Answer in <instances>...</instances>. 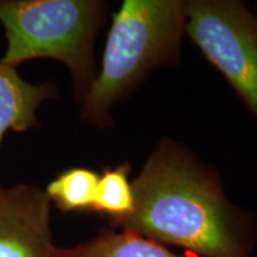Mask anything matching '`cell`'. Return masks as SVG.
<instances>
[{
	"label": "cell",
	"instance_id": "ba28073f",
	"mask_svg": "<svg viewBox=\"0 0 257 257\" xmlns=\"http://www.w3.org/2000/svg\"><path fill=\"white\" fill-rule=\"evenodd\" d=\"M128 175V163L107 167L99 175L92 212L107 217L111 227L115 226L133 211L134 192Z\"/></svg>",
	"mask_w": 257,
	"mask_h": 257
},
{
	"label": "cell",
	"instance_id": "3957f363",
	"mask_svg": "<svg viewBox=\"0 0 257 257\" xmlns=\"http://www.w3.org/2000/svg\"><path fill=\"white\" fill-rule=\"evenodd\" d=\"M108 5L98 0H0L8 46L0 62L17 68L35 59L66 64L81 104L96 78L94 41Z\"/></svg>",
	"mask_w": 257,
	"mask_h": 257
},
{
	"label": "cell",
	"instance_id": "9c48e42d",
	"mask_svg": "<svg viewBox=\"0 0 257 257\" xmlns=\"http://www.w3.org/2000/svg\"><path fill=\"white\" fill-rule=\"evenodd\" d=\"M141 257H198L193 253H185V255H179V253L173 252L172 250L167 248L163 244H160L155 240H148L144 245L143 251Z\"/></svg>",
	"mask_w": 257,
	"mask_h": 257
},
{
	"label": "cell",
	"instance_id": "5b68a950",
	"mask_svg": "<svg viewBox=\"0 0 257 257\" xmlns=\"http://www.w3.org/2000/svg\"><path fill=\"white\" fill-rule=\"evenodd\" d=\"M51 202L43 188L17 184L0 192V257H55Z\"/></svg>",
	"mask_w": 257,
	"mask_h": 257
},
{
	"label": "cell",
	"instance_id": "8992f818",
	"mask_svg": "<svg viewBox=\"0 0 257 257\" xmlns=\"http://www.w3.org/2000/svg\"><path fill=\"white\" fill-rule=\"evenodd\" d=\"M55 94L53 82L30 83L17 68L0 62V144L8 131L24 133L38 126V108Z\"/></svg>",
	"mask_w": 257,
	"mask_h": 257
},
{
	"label": "cell",
	"instance_id": "52a82bcc",
	"mask_svg": "<svg viewBox=\"0 0 257 257\" xmlns=\"http://www.w3.org/2000/svg\"><path fill=\"white\" fill-rule=\"evenodd\" d=\"M98 180L94 170L74 167L51 180L44 191L61 212H92Z\"/></svg>",
	"mask_w": 257,
	"mask_h": 257
},
{
	"label": "cell",
	"instance_id": "277c9868",
	"mask_svg": "<svg viewBox=\"0 0 257 257\" xmlns=\"http://www.w3.org/2000/svg\"><path fill=\"white\" fill-rule=\"evenodd\" d=\"M186 34L257 117V17L240 2H187Z\"/></svg>",
	"mask_w": 257,
	"mask_h": 257
},
{
	"label": "cell",
	"instance_id": "7a4b0ae2",
	"mask_svg": "<svg viewBox=\"0 0 257 257\" xmlns=\"http://www.w3.org/2000/svg\"><path fill=\"white\" fill-rule=\"evenodd\" d=\"M187 24V2L125 0L112 18L101 68L83 98L80 118L112 126V107L161 66L176 62Z\"/></svg>",
	"mask_w": 257,
	"mask_h": 257
},
{
	"label": "cell",
	"instance_id": "6da1fadb",
	"mask_svg": "<svg viewBox=\"0 0 257 257\" xmlns=\"http://www.w3.org/2000/svg\"><path fill=\"white\" fill-rule=\"evenodd\" d=\"M134 207L113 229L127 230L198 257H250L251 213L231 204L220 179L187 149L162 140L131 182Z\"/></svg>",
	"mask_w": 257,
	"mask_h": 257
}]
</instances>
